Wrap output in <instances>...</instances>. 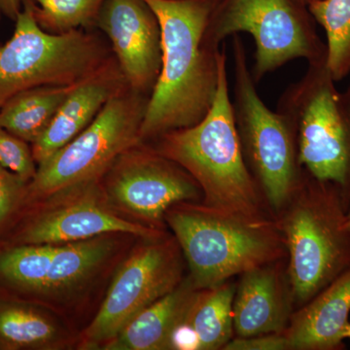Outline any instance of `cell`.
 <instances>
[{"label":"cell","mask_w":350,"mask_h":350,"mask_svg":"<svg viewBox=\"0 0 350 350\" xmlns=\"http://www.w3.org/2000/svg\"><path fill=\"white\" fill-rule=\"evenodd\" d=\"M156 14L162 39V66L149 96L140 140L199 123L218 88L221 49L202 43L215 4L209 0H144Z\"/></svg>","instance_id":"6da1fadb"},{"label":"cell","mask_w":350,"mask_h":350,"mask_svg":"<svg viewBox=\"0 0 350 350\" xmlns=\"http://www.w3.org/2000/svg\"><path fill=\"white\" fill-rule=\"evenodd\" d=\"M183 167L202 189V204L246 217L268 219L260 188L241 150L232 112L225 45L219 56L218 88L211 110L199 123L146 142Z\"/></svg>","instance_id":"7a4b0ae2"},{"label":"cell","mask_w":350,"mask_h":350,"mask_svg":"<svg viewBox=\"0 0 350 350\" xmlns=\"http://www.w3.org/2000/svg\"><path fill=\"white\" fill-rule=\"evenodd\" d=\"M165 219L198 289L217 286L232 276L282 260L287 253L278 225L269 218L183 202L170 207Z\"/></svg>","instance_id":"3957f363"},{"label":"cell","mask_w":350,"mask_h":350,"mask_svg":"<svg viewBox=\"0 0 350 350\" xmlns=\"http://www.w3.org/2000/svg\"><path fill=\"white\" fill-rule=\"evenodd\" d=\"M276 222L288 255L293 301L306 305L350 269V231L340 188L306 172Z\"/></svg>","instance_id":"277c9868"},{"label":"cell","mask_w":350,"mask_h":350,"mask_svg":"<svg viewBox=\"0 0 350 350\" xmlns=\"http://www.w3.org/2000/svg\"><path fill=\"white\" fill-rule=\"evenodd\" d=\"M276 111L285 120L298 161L314 178L332 182L350 204V83L336 87L326 62L308 64L305 75L286 88Z\"/></svg>","instance_id":"5b68a950"},{"label":"cell","mask_w":350,"mask_h":350,"mask_svg":"<svg viewBox=\"0 0 350 350\" xmlns=\"http://www.w3.org/2000/svg\"><path fill=\"white\" fill-rule=\"evenodd\" d=\"M113 56L110 44L92 29L44 31L34 16L33 1L23 0L12 36L0 45V109L25 90L84 81Z\"/></svg>","instance_id":"8992f818"},{"label":"cell","mask_w":350,"mask_h":350,"mask_svg":"<svg viewBox=\"0 0 350 350\" xmlns=\"http://www.w3.org/2000/svg\"><path fill=\"white\" fill-rule=\"evenodd\" d=\"M308 6L298 0H221L214 5L202 43L220 50L230 36L246 32L255 43L251 68L258 83L289 62H326V44L317 33Z\"/></svg>","instance_id":"52a82bcc"},{"label":"cell","mask_w":350,"mask_h":350,"mask_svg":"<svg viewBox=\"0 0 350 350\" xmlns=\"http://www.w3.org/2000/svg\"><path fill=\"white\" fill-rule=\"evenodd\" d=\"M148 98L129 86L115 94L81 133L38 165L32 196L61 197L100 181L124 152L142 142Z\"/></svg>","instance_id":"ba28073f"},{"label":"cell","mask_w":350,"mask_h":350,"mask_svg":"<svg viewBox=\"0 0 350 350\" xmlns=\"http://www.w3.org/2000/svg\"><path fill=\"white\" fill-rule=\"evenodd\" d=\"M232 112L246 165L271 207L286 206L303 181L306 170L297 156L293 135L278 111L269 109L258 94L239 36L232 39Z\"/></svg>","instance_id":"9c48e42d"},{"label":"cell","mask_w":350,"mask_h":350,"mask_svg":"<svg viewBox=\"0 0 350 350\" xmlns=\"http://www.w3.org/2000/svg\"><path fill=\"white\" fill-rule=\"evenodd\" d=\"M180 246L160 237L133 251L110 285L100 310L83 336L86 349L103 347L152 304L178 286Z\"/></svg>","instance_id":"30bf717a"},{"label":"cell","mask_w":350,"mask_h":350,"mask_svg":"<svg viewBox=\"0 0 350 350\" xmlns=\"http://www.w3.org/2000/svg\"><path fill=\"white\" fill-rule=\"evenodd\" d=\"M103 178L110 204L155 230L170 207L202 197L199 184L183 167L146 142L124 152Z\"/></svg>","instance_id":"8fae6325"},{"label":"cell","mask_w":350,"mask_h":350,"mask_svg":"<svg viewBox=\"0 0 350 350\" xmlns=\"http://www.w3.org/2000/svg\"><path fill=\"white\" fill-rule=\"evenodd\" d=\"M96 29L107 36L129 87L150 96L162 66V39L156 14L144 0H105Z\"/></svg>","instance_id":"7c38bea8"},{"label":"cell","mask_w":350,"mask_h":350,"mask_svg":"<svg viewBox=\"0 0 350 350\" xmlns=\"http://www.w3.org/2000/svg\"><path fill=\"white\" fill-rule=\"evenodd\" d=\"M129 234L152 239L159 230L131 222L96 199L73 200L36 218L22 236L24 244L59 245L110 234Z\"/></svg>","instance_id":"4fadbf2b"},{"label":"cell","mask_w":350,"mask_h":350,"mask_svg":"<svg viewBox=\"0 0 350 350\" xmlns=\"http://www.w3.org/2000/svg\"><path fill=\"white\" fill-rule=\"evenodd\" d=\"M282 260L258 267L241 275L236 287L232 315L237 337L282 333L291 319L293 301Z\"/></svg>","instance_id":"5bb4252c"},{"label":"cell","mask_w":350,"mask_h":350,"mask_svg":"<svg viewBox=\"0 0 350 350\" xmlns=\"http://www.w3.org/2000/svg\"><path fill=\"white\" fill-rule=\"evenodd\" d=\"M128 86L114 56L100 70L78 83L45 133L31 144L38 165L75 139L98 116L105 103Z\"/></svg>","instance_id":"9a60e30c"},{"label":"cell","mask_w":350,"mask_h":350,"mask_svg":"<svg viewBox=\"0 0 350 350\" xmlns=\"http://www.w3.org/2000/svg\"><path fill=\"white\" fill-rule=\"evenodd\" d=\"M350 313V269L291 315L285 329L289 349L344 347Z\"/></svg>","instance_id":"2e32d148"},{"label":"cell","mask_w":350,"mask_h":350,"mask_svg":"<svg viewBox=\"0 0 350 350\" xmlns=\"http://www.w3.org/2000/svg\"><path fill=\"white\" fill-rule=\"evenodd\" d=\"M200 290L189 276L129 322L118 335L103 345V349H172V334L187 319Z\"/></svg>","instance_id":"e0dca14e"},{"label":"cell","mask_w":350,"mask_h":350,"mask_svg":"<svg viewBox=\"0 0 350 350\" xmlns=\"http://www.w3.org/2000/svg\"><path fill=\"white\" fill-rule=\"evenodd\" d=\"M77 84L46 85L21 92L0 109V126L33 144L47 130L57 110Z\"/></svg>","instance_id":"ac0fdd59"},{"label":"cell","mask_w":350,"mask_h":350,"mask_svg":"<svg viewBox=\"0 0 350 350\" xmlns=\"http://www.w3.org/2000/svg\"><path fill=\"white\" fill-rule=\"evenodd\" d=\"M107 236L55 245L43 293L68 292L93 275L111 252L113 241Z\"/></svg>","instance_id":"d6986e66"},{"label":"cell","mask_w":350,"mask_h":350,"mask_svg":"<svg viewBox=\"0 0 350 350\" xmlns=\"http://www.w3.org/2000/svg\"><path fill=\"white\" fill-rule=\"evenodd\" d=\"M236 285L226 282L200 289L191 306L186 322L197 333L200 350L223 349L234 336V304Z\"/></svg>","instance_id":"ffe728a7"},{"label":"cell","mask_w":350,"mask_h":350,"mask_svg":"<svg viewBox=\"0 0 350 350\" xmlns=\"http://www.w3.org/2000/svg\"><path fill=\"white\" fill-rule=\"evenodd\" d=\"M62 338L54 319L24 306L0 310V342L11 349H54Z\"/></svg>","instance_id":"44dd1931"},{"label":"cell","mask_w":350,"mask_h":350,"mask_svg":"<svg viewBox=\"0 0 350 350\" xmlns=\"http://www.w3.org/2000/svg\"><path fill=\"white\" fill-rule=\"evenodd\" d=\"M326 34V66L340 82L350 75V0H315L308 5Z\"/></svg>","instance_id":"7402d4cb"},{"label":"cell","mask_w":350,"mask_h":350,"mask_svg":"<svg viewBox=\"0 0 350 350\" xmlns=\"http://www.w3.org/2000/svg\"><path fill=\"white\" fill-rule=\"evenodd\" d=\"M55 245L24 244L0 255V276L15 286L43 293Z\"/></svg>","instance_id":"603a6c76"},{"label":"cell","mask_w":350,"mask_h":350,"mask_svg":"<svg viewBox=\"0 0 350 350\" xmlns=\"http://www.w3.org/2000/svg\"><path fill=\"white\" fill-rule=\"evenodd\" d=\"M36 19L44 31L62 34L96 29L105 0H32Z\"/></svg>","instance_id":"cb8c5ba5"},{"label":"cell","mask_w":350,"mask_h":350,"mask_svg":"<svg viewBox=\"0 0 350 350\" xmlns=\"http://www.w3.org/2000/svg\"><path fill=\"white\" fill-rule=\"evenodd\" d=\"M0 165L25 182H31L38 172V163L27 142L2 126H0Z\"/></svg>","instance_id":"d4e9b609"},{"label":"cell","mask_w":350,"mask_h":350,"mask_svg":"<svg viewBox=\"0 0 350 350\" xmlns=\"http://www.w3.org/2000/svg\"><path fill=\"white\" fill-rule=\"evenodd\" d=\"M25 183L18 175L0 165V225L12 213Z\"/></svg>","instance_id":"484cf974"},{"label":"cell","mask_w":350,"mask_h":350,"mask_svg":"<svg viewBox=\"0 0 350 350\" xmlns=\"http://www.w3.org/2000/svg\"><path fill=\"white\" fill-rule=\"evenodd\" d=\"M224 350H287L289 344L284 332L264 334L252 337L232 338Z\"/></svg>","instance_id":"4316f807"},{"label":"cell","mask_w":350,"mask_h":350,"mask_svg":"<svg viewBox=\"0 0 350 350\" xmlns=\"http://www.w3.org/2000/svg\"><path fill=\"white\" fill-rule=\"evenodd\" d=\"M172 349L200 350V340L197 333L187 322H183L172 334Z\"/></svg>","instance_id":"83f0119b"},{"label":"cell","mask_w":350,"mask_h":350,"mask_svg":"<svg viewBox=\"0 0 350 350\" xmlns=\"http://www.w3.org/2000/svg\"><path fill=\"white\" fill-rule=\"evenodd\" d=\"M23 8V0H0V9L8 19H17L18 15Z\"/></svg>","instance_id":"f1b7e54d"},{"label":"cell","mask_w":350,"mask_h":350,"mask_svg":"<svg viewBox=\"0 0 350 350\" xmlns=\"http://www.w3.org/2000/svg\"><path fill=\"white\" fill-rule=\"evenodd\" d=\"M345 225H347V229L350 231V204L349 208L347 211V220H345Z\"/></svg>","instance_id":"f546056e"},{"label":"cell","mask_w":350,"mask_h":350,"mask_svg":"<svg viewBox=\"0 0 350 350\" xmlns=\"http://www.w3.org/2000/svg\"><path fill=\"white\" fill-rule=\"evenodd\" d=\"M298 1H300L304 5L308 6V4L312 3V2L315 1V0H298Z\"/></svg>","instance_id":"4dcf8cb0"},{"label":"cell","mask_w":350,"mask_h":350,"mask_svg":"<svg viewBox=\"0 0 350 350\" xmlns=\"http://www.w3.org/2000/svg\"><path fill=\"white\" fill-rule=\"evenodd\" d=\"M347 338H350V323L349 325V328H347Z\"/></svg>","instance_id":"1f68e13d"},{"label":"cell","mask_w":350,"mask_h":350,"mask_svg":"<svg viewBox=\"0 0 350 350\" xmlns=\"http://www.w3.org/2000/svg\"><path fill=\"white\" fill-rule=\"evenodd\" d=\"M209 1L213 2L214 4H217L221 0H209Z\"/></svg>","instance_id":"d6a6232c"},{"label":"cell","mask_w":350,"mask_h":350,"mask_svg":"<svg viewBox=\"0 0 350 350\" xmlns=\"http://www.w3.org/2000/svg\"><path fill=\"white\" fill-rule=\"evenodd\" d=\"M2 16H4V15H3V13H2L1 9H0V24H1Z\"/></svg>","instance_id":"836d02e7"}]
</instances>
